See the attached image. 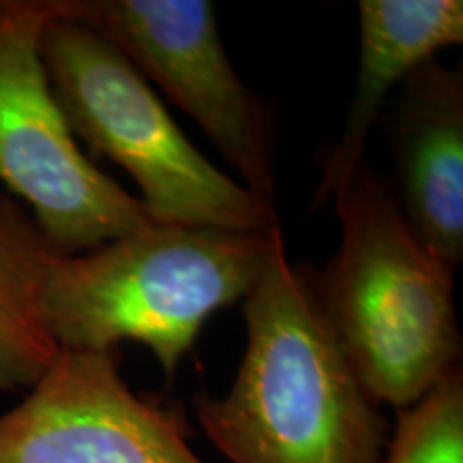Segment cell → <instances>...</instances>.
Returning <instances> with one entry per match:
<instances>
[{"label": "cell", "mask_w": 463, "mask_h": 463, "mask_svg": "<svg viewBox=\"0 0 463 463\" xmlns=\"http://www.w3.org/2000/svg\"><path fill=\"white\" fill-rule=\"evenodd\" d=\"M281 225L232 232L155 223L78 256H56L43 314L61 350H118L137 341L167 378L202 326L245 297L262 275Z\"/></svg>", "instance_id": "obj_3"}, {"label": "cell", "mask_w": 463, "mask_h": 463, "mask_svg": "<svg viewBox=\"0 0 463 463\" xmlns=\"http://www.w3.org/2000/svg\"><path fill=\"white\" fill-rule=\"evenodd\" d=\"M333 202L341 242L311 273L317 303L369 395L402 414L459 364L455 269L422 245L367 159Z\"/></svg>", "instance_id": "obj_2"}, {"label": "cell", "mask_w": 463, "mask_h": 463, "mask_svg": "<svg viewBox=\"0 0 463 463\" xmlns=\"http://www.w3.org/2000/svg\"><path fill=\"white\" fill-rule=\"evenodd\" d=\"M58 15L97 34L191 116L242 184L275 200V136L262 97L232 65L208 0H52Z\"/></svg>", "instance_id": "obj_6"}, {"label": "cell", "mask_w": 463, "mask_h": 463, "mask_svg": "<svg viewBox=\"0 0 463 463\" xmlns=\"http://www.w3.org/2000/svg\"><path fill=\"white\" fill-rule=\"evenodd\" d=\"M56 256L31 213L0 189V391H31L61 352L43 314Z\"/></svg>", "instance_id": "obj_10"}, {"label": "cell", "mask_w": 463, "mask_h": 463, "mask_svg": "<svg viewBox=\"0 0 463 463\" xmlns=\"http://www.w3.org/2000/svg\"><path fill=\"white\" fill-rule=\"evenodd\" d=\"M361 62L341 136L322 153L314 208L331 202L363 164L392 90L442 48L463 42L461 0H361Z\"/></svg>", "instance_id": "obj_9"}, {"label": "cell", "mask_w": 463, "mask_h": 463, "mask_svg": "<svg viewBox=\"0 0 463 463\" xmlns=\"http://www.w3.org/2000/svg\"><path fill=\"white\" fill-rule=\"evenodd\" d=\"M42 34V58L75 140L120 165L161 223L269 232L275 204L230 178L174 123L159 95L101 34L56 14Z\"/></svg>", "instance_id": "obj_4"}, {"label": "cell", "mask_w": 463, "mask_h": 463, "mask_svg": "<svg viewBox=\"0 0 463 463\" xmlns=\"http://www.w3.org/2000/svg\"><path fill=\"white\" fill-rule=\"evenodd\" d=\"M50 0H0V184L61 256L161 223L86 157L42 58Z\"/></svg>", "instance_id": "obj_5"}, {"label": "cell", "mask_w": 463, "mask_h": 463, "mask_svg": "<svg viewBox=\"0 0 463 463\" xmlns=\"http://www.w3.org/2000/svg\"><path fill=\"white\" fill-rule=\"evenodd\" d=\"M0 463H204L183 410L131 391L118 350H61L0 416Z\"/></svg>", "instance_id": "obj_7"}, {"label": "cell", "mask_w": 463, "mask_h": 463, "mask_svg": "<svg viewBox=\"0 0 463 463\" xmlns=\"http://www.w3.org/2000/svg\"><path fill=\"white\" fill-rule=\"evenodd\" d=\"M399 211L422 245L463 262V75L430 58L399 86L389 114Z\"/></svg>", "instance_id": "obj_8"}, {"label": "cell", "mask_w": 463, "mask_h": 463, "mask_svg": "<svg viewBox=\"0 0 463 463\" xmlns=\"http://www.w3.org/2000/svg\"><path fill=\"white\" fill-rule=\"evenodd\" d=\"M247 345L223 397L195 416L230 463H382L389 422L328 326L307 266L283 234L245 297Z\"/></svg>", "instance_id": "obj_1"}, {"label": "cell", "mask_w": 463, "mask_h": 463, "mask_svg": "<svg viewBox=\"0 0 463 463\" xmlns=\"http://www.w3.org/2000/svg\"><path fill=\"white\" fill-rule=\"evenodd\" d=\"M382 463H463V372L444 373L433 389L397 414Z\"/></svg>", "instance_id": "obj_11"}]
</instances>
